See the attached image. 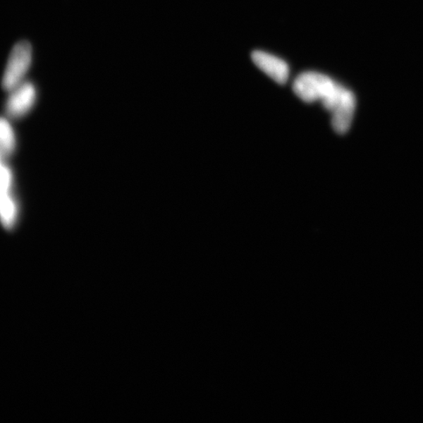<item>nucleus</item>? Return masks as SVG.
<instances>
[{"mask_svg": "<svg viewBox=\"0 0 423 423\" xmlns=\"http://www.w3.org/2000/svg\"><path fill=\"white\" fill-rule=\"evenodd\" d=\"M355 107V96L352 91L348 90L341 102L331 112V125L336 133L344 134L349 130L354 119Z\"/></svg>", "mask_w": 423, "mask_h": 423, "instance_id": "nucleus-5", "label": "nucleus"}, {"mask_svg": "<svg viewBox=\"0 0 423 423\" xmlns=\"http://www.w3.org/2000/svg\"><path fill=\"white\" fill-rule=\"evenodd\" d=\"M13 180L11 169L4 164L0 166V197L11 192Z\"/></svg>", "mask_w": 423, "mask_h": 423, "instance_id": "nucleus-8", "label": "nucleus"}, {"mask_svg": "<svg viewBox=\"0 0 423 423\" xmlns=\"http://www.w3.org/2000/svg\"><path fill=\"white\" fill-rule=\"evenodd\" d=\"M5 104L7 117L20 118L25 116L34 107L37 99V90L31 82L25 81L9 91Z\"/></svg>", "mask_w": 423, "mask_h": 423, "instance_id": "nucleus-3", "label": "nucleus"}, {"mask_svg": "<svg viewBox=\"0 0 423 423\" xmlns=\"http://www.w3.org/2000/svg\"><path fill=\"white\" fill-rule=\"evenodd\" d=\"M4 158L2 157L1 154H0V166H1L4 164Z\"/></svg>", "mask_w": 423, "mask_h": 423, "instance_id": "nucleus-9", "label": "nucleus"}, {"mask_svg": "<svg viewBox=\"0 0 423 423\" xmlns=\"http://www.w3.org/2000/svg\"><path fill=\"white\" fill-rule=\"evenodd\" d=\"M18 211V202L11 192L0 197V223L4 229L12 231L16 228Z\"/></svg>", "mask_w": 423, "mask_h": 423, "instance_id": "nucleus-6", "label": "nucleus"}, {"mask_svg": "<svg viewBox=\"0 0 423 423\" xmlns=\"http://www.w3.org/2000/svg\"><path fill=\"white\" fill-rule=\"evenodd\" d=\"M32 62V47L30 42L20 41L14 46L7 60L2 87L7 92L25 81Z\"/></svg>", "mask_w": 423, "mask_h": 423, "instance_id": "nucleus-2", "label": "nucleus"}, {"mask_svg": "<svg viewBox=\"0 0 423 423\" xmlns=\"http://www.w3.org/2000/svg\"><path fill=\"white\" fill-rule=\"evenodd\" d=\"M17 139L8 118L0 117V154L8 158L16 150Z\"/></svg>", "mask_w": 423, "mask_h": 423, "instance_id": "nucleus-7", "label": "nucleus"}, {"mask_svg": "<svg viewBox=\"0 0 423 423\" xmlns=\"http://www.w3.org/2000/svg\"><path fill=\"white\" fill-rule=\"evenodd\" d=\"M347 90L330 77L315 72L303 73L293 82L294 93L302 102H321L331 113L341 103Z\"/></svg>", "mask_w": 423, "mask_h": 423, "instance_id": "nucleus-1", "label": "nucleus"}, {"mask_svg": "<svg viewBox=\"0 0 423 423\" xmlns=\"http://www.w3.org/2000/svg\"><path fill=\"white\" fill-rule=\"evenodd\" d=\"M254 63L273 80L278 84H285L289 77L288 63L278 56L266 52L256 51L252 54Z\"/></svg>", "mask_w": 423, "mask_h": 423, "instance_id": "nucleus-4", "label": "nucleus"}]
</instances>
